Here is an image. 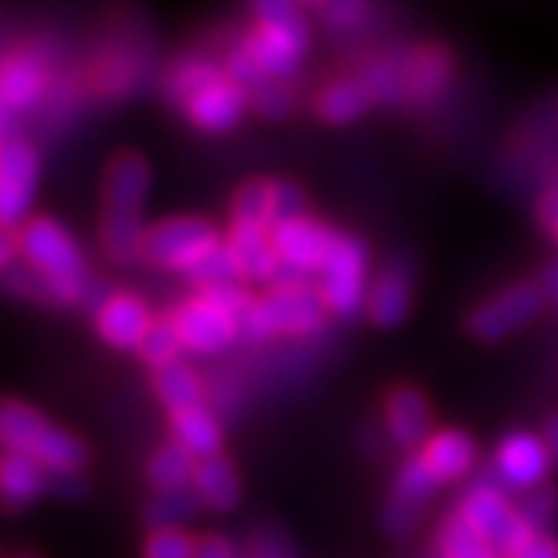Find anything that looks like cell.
<instances>
[{"label":"cell","mask_w":558,"mask_h":558,"mask_svg":"<svg viewBox=\"0 0 558 558\" xmlns=\"http://www.w3.org/2000/svg\"><path fill=\"white\" fill-rule=\"evenodd\" d=\"M329 307L319 295L314 277H304L295 270H279L274 286L264 289L255 307L240 319L242 344H260L277 339H314L329 326Z\"/></svg>","instance_id":"cell-1"},{"label":"cell","mask_w":558,"mask_h":558,"mask_svg":"<svg viewBox=\"0 0 558 558\" xmlns=\"http://www.w3.org/2000/svg\"><path fill=\"white\" fill-rule=\"evenodd\" d=\"M0 444L10 453H25L40 462L50 475L84 472L90 447L72 428H62L40 413L35 403L20 398L3 400L0 410Z\"/></svg>","instance_id":"cell-2"},{"label":"cell","mask_w":558,"mask_h":558,"mask_svg":"<svg viewBox=\"0 0 558 558\" xmlns=\"http://www.w3.org/2000/svg\"><path fill=\"white\" fill-rule=\"evenodd\" d=\"M16 242H20V258L50 279L60 307H72V304L78 307L81 292L87 279L94 277V270L87 267L78 240L60 220L50 215H32L16 230Z\"/></svg>","instance_id":"cell-3"},{"label":"cell","mask_w":558,"mask_h":558,"mask_svg":"<svg viewBox=\"0 0 558 558\" xmlns=\"http://www.w3.org/2000/svg\"><path fill=\"white\" fill-rule=\"evenodd\" d=\"M53 87V65L50 57L32 47H7L0 62V119H3V140L22 137L20 121L38 109L50 97Z\"/></svg>","instance_id":"cell-4"},{"label":"cell","mask_w":558,"mask_h":558,"mask_svg":"<svg viewBox=\"0 0 558 558\" xmlns=\"http://www.w3.org/2000/svg\"><path fill=\"white\" fill-rule=\"evenodd\" d=\"M227 233H220L215 220L199 215H174L161 218L146 227L143 260L161 270L190 274L199 260H205L218 245H223Z\"/></svg>","instance_id":"cell-5"},{"label":"cell","mask_w":558,"mask_h":558,"mask_svg":"<svg viewBox=\"0 0 558 558\" xmlns=\"http://www.w3.org/2000/svg\"><path fill=\"white\" fill-rule=\"evenodd\" d=\"M319 295L329 314L339 319H357L369 304V248L357 233L339 230L336 245L317 277Z\"/></svg>","instance_id":"cell-6"},{"label":"cell","mask_w":558,"mask_h":558,"mask_svg":"<svg viewBox=\"0 0 558 558\" xmlns=\"http://www.w3.org/2000/svg\"><path fill=\"white\" fill-rule=\"evenodd\" d=\"M546 311V292L539 282H509L497 295L484 299L465 317V332L481 344H499L527 329Z\"/></svg>","instance_id":"cell-7"},{"label":"cell","mask_w":558,"mask_h":558,"mask_svg":"<svg viewBox=\"0 0 558 558\" xmlns=\"http://www.w3.org/2000/svg\"><path fill=\"white\" fill-rule=\"evenodd\" d=\"M459 512L490 539V546L497 549L499 558H515L524 549V543L534 537V531L519 515L515 499L509 497L490 475L475 481L465 490V497L459 502Z\"/></svg>","instance_id":"cell-8"},{"label":"cell","mask_w":558,"mask_h":558,"mask_svg":"<svg viewBox=\"0 0 558 558\" xmlns=\"http://www.w3.org/2000/svg\"><path fill=\"white\" fill-rule=\"evenodd\" d=\"M40 183V153L28 137L3 140L0 146V227L20 230L32 218Z\"/></svg>","instance_id":"cell-9"},{"label":"cell","mask_w":558,"mask_h":558,"mask_svg":"<svg viewBox=\"0 0 558 558\" xmlns=\"http://www.w3.org/2000/svg\"><path fill=\"white\" fill-rule=\"evenodd\" d=\"M553 469H556V462H553L537 432L515 428V432L502 435V440L494 447L487 475L497 481L509 497L512 494L521 497V494L534 490L539 484H549Z\"/></svg>","instance_id":"cell-10"},{"label":"cell","mask_w":558,"mask_h":558,"mask_svg":"<svg viewBox=\"0 0 558 558\" xmlns=\"http://www.w3.org/2000/svg\"><path fill=\"white\" fill-rule=\"evenodd\" d=\"M171 319L178 326L186 354L196 357H218L240 341L236 319L205 292H193L178 307H171Z\"/></svg>","instance_id":"cell-11"},{"label":"cell","mask_w":558,"mask_h":558,"mask_svg":"<svg viewBox=\"0 0 558 558\" xmlns=\"http://www.w3.org/2000/svg\"><path fill=\"white\" fill-rule=\"evenodd\" d=\"M444 490L438 475L428 469V462L413 453L398 469V475L391 481V494L385 499L381 509V527L391 537H407L418 527V521L425 515L428 502Z\"/></svg>","instance_id":"cell-12"},{"label":"cell","mask_w":558,"mask_h":558,"mask_svg":"<svg viewBox=\"0 0 558 558\" xmlns=\"http://www.w3.org/2000/svg\"><path fill=\"white\" fill-rule=\"evenodd\" d=\"M400 53V94H403V109L413 106H428L440 100L453 81L457 72V57L447 44L440 40H425L416 47L398 50Z\"/></svg>","instance_id":"cell-13"},{"label":"cell","mask_w":558,"mask_h":558,"mask_svg":"<svg viewBox=\"0 0 558 558\" xmlns=\"http://www.w3.org/2000/svg\"><path fill=\"white\" fill-rule=\"evenodd\" d=\"M240 44L258 62L267 78L292 81L299 75L301 60L311 50V25L307 20L289 22V25H252Z\"/></svg>","instance_id":"cell-14"},{"label":"cell","mask_w":558,"mask_h":558,"mask_svg":"<svg viewBox=\"0 0 558 558\" xmlns=\"http://www.w3.org/2000/svg\"><path fill=\"white\" fill-rule=\"evenodd\" d=\"M274 245H277L279 260L286 270H295L304 277H319L323 264L329 258L332 245L339 230L326 220L314 218V215H304V218H289L274 223L270 230Z\"/></svg>","instance_id":"cell-15"},{"label":"cell","mask_w":558,"mask_h":558,"mask_svg":"<svg viewBox=\"0 0 558 558\" xmlns=\"http://www.w3.org/2000/svg\"><path fill=\"white\" fill-rule=\"evenodd\" d=\"M381 413H385V428H388L391 440L400 450H407L410 457L418 453L428 444V438L438 432L432 400L425 398L422 388L410 385V381H400L385 395Z\"/></svg>","instance_id":"cell-16"},{"label":"cell","mask_w":558,"mask_h":558,"mask_svg":"<svg viewBox=\"0 0 558 558\" xmlns=\"http://www.w3.org/2000/svg\"><path fill=\"white\" fill-rule=\"evenodd\" d=\"M153 186V165L140 149H119L102 171V211L143 215Z\"/></svg>","instance_id":"cell-17"},{"label":"cell","mask_w":558,"mask_h":558,"mask_svg":"<svg viewBox=\"0 0 558 558\" xmlns=\"http://www.w3.org/2000/svg\"><path fill=\"white\" fill-rule=\"evenodd\" d=\"M156 314L137 292H112L109 301L94 314V332L112 351H137L146 332L153 329Z\"/></svg>","instance_id":"cell-18"},{"label":"cell","mask_w":558,"mask_h":558,"mask_svg":"<svg viewBox=\"0 0 558 558\" xmlns=\"http://www.w3.org/2000/svg\"><path fill=\"white\" fill-rule=\"evenodd\" d=\"M180 112L199 134L220 137V134L236 131L242 119L252 112V106H248V94L242 90L240 84H233L230 78H220L211 87H205L202 94H196Z\"/></svg>","instance_id":"cell-19"},{"label":"cell","mask_w":558,"mask_h":558,"mask_svg":"<svg viewBox=\"0 0 558 558\" xmlns=\"http://www.w3.org/2000/svg\"><path fill=\"white\" fill-rule=\"evenodd\" d=\"M227 245L240 267L245 286H274L282 270L277 245L267 227H248V223H230L227 227Z\"/></svg>","instance_id":"cell-20"},{"label":"cell","mask_w":558,"mask_h":558,"mask_svg":"<svg viewBox=\"0 0 558 558\" xmlns=\"http://www.w3.org/2000/svg\"><path fill=\"white\" fill-rule=\"evenodd\" d=\"M410 311H413V277L407 264L391 258L373 277L366 317L379 329H398L400 323L410 317Z\"/></svg>","instance_id":"cell-21"},{"label":"cell","mask_w":558,"mask_h":558,"mask_svg":"<svg viewBox=\"0 0 558 558\" xmlns=\"http://www.w3.org/2000/svg\"><path fill=\"white\" fill-rule=\"evenodd\" d=\"M373 106L376 100H373L369 87L363 84L360 75H351V78L326 81L311 100V112H314V119L329 128H348V124L366 119L373 112Z\"/></svg>","instance_id":"cell-22"},{"label":"cell","mask_w":558,"mask_h":558,"mask_svg":"<svg viewBox=\"0 0 558 558\" xmlns=\"http://www.w3.org/2000/svg\"><path fill=\"white\" fill-rule=\"evenodd\" d=\"M418 457L428 462V469L447 487V484L465 481L475 472V465H478V444L462 428H438L428 438V444L418 450Z\"/></svg>","instance_id":"cell-23"},{"label":"cell","mask_w":558,"mask_h":558,"mask_svg":"<svg viewBox=\"0 0 558 558\" xmlns=\"http://www.w3.org/2000/svg\"><path fill=\"white\" fill-rule=\"evenodd\" d=\"M220 78H227L223 62L208 53H186L168 65V72L161 78V97L168 106L183 109L196 94H202L205 87H211Z\"/></svg>","instance_id":"cell-24"},{"label":"cell","mask_w":558,"mask_h":558,"mask_svg":"<svg viewBox=\"0 0 558 558\" xmlns=\"http://www.w3.org/2000/svg\"><path fill=\"white\" fill-rule=\"evenodd\" d=\"M193 490L199 494L202 506L208 512H218V515H227V512L240 509L242 502V478L227 453L199 459Z\"/></svg>","instance_id":"cell-25"},{"label":"cell","mask_w":558,"mask_h":558,"mask_svg":"<svg viewBox=\"0 0 558 558\" xmlns=\"http://www.w3.org/2000/svg\"><path fill=\"white\" fill-rule=\"evenodd\" d=\"M0 490L10 512H20L50 490V472L25 453L3 450L0 459Z\"/></svg>","instance_id":"cell-26"},{"label":"cell","mask_w":558,"mask_h":558,"mask_svg":"<svg viewBox=\"0 0 558 558\" xmlns=\"http://www.w3.org/2000/svg\"><path fill=\"white\" fill-rule=\"evenodd\" d=\"M171 438L180 440L196 459H208L223 453V425L215 416V410H208V403L190 407L168 416Z\"/></svg>","instance_id":"cell-27"},{"label":"cell","mask_w":558,"mask_h":558,"mask_svg":"<svg viewBox=\"0 0 558 558\" xmlns=\"http://www.w3.org/2000/svg\"><path fill=\"white\" fill-rule=\"evenodd\" d=\"M146 220L143 215H121V211H100V252L116 267H131L143 260L146 245Z\"/></svg>","instance_id":"cell-28"},{"label":"cell","mask_w":558,"mask_h":558,"mask_svg":"<svg viewBox=\"0 0 558 558\" xmlns=\"http://www.w3.org/2000/svg\"><path fill=\"white\" fill-rule=\"evenodd\" d=\"M153 391L159 403L171 413L180 410H190V407H202L208 391H205V381L199 379V373L186 363V360H174L161 369H153Z\"/></svg>","instance_id":"cell-29"},{"label":"cell","mask_w":558,"mask_h":558,"mask_svg":"<svg viewBox=\"0 0 558 558\" xmlns=\"http://www.w3.org/2000/svg\"><path fill=\"white\" fill-rule=\"evenodd\" d=\"M279 220L277 178H248L230 196V223L267 227L274 230Z\"/></svg>","instance_id":"cell-30"},{"label":"cell","mask_w":558,"mask_h":558,"mask_svg":"<svg viewBox=\"0 0 558 558\" xmlns=\"http://www.w3.org/2000/svg\"><path fill=\"white\" fill-rule=\"evenodd\" d=\"M196 469H199V459L193 457L180 440L168 438L149 453L143 475L153 490H178V487H193Z\"/></svg>","instance_id":"cell-31"},{"label":"cell","mask_w":558,"mask_h":558,"mask_svg":"<svg viewBox=\"0 0 558 558\" xmlns=\"http://www.w3.org/2000/svg\"><path fill=\"white\" fill-rule=\"evenodd\" d=\"M202 499L193 487H178V490H153V497L146 499L143 521L149 531L156 527H186L190 521L199 515Z\"/></svg>","instance_id":"cell-32"},{"label":"cell","mask_w":558,"mask_h":558,"mask_svg":"<svg viewBox=\"0 0 558 558\" xmlns=\"http://www.w3.org/2000/svg\"><path fill=\"white\" fill-rule=\"evenodd\" d=\"M438 553L440 558H499L490 539L484 537L459 509L440 521Z\"/></svg>","instance_id":"cell-33"},{"label":"cell","mask_w":558,"mask_h":558,"mask_svg":"<svg viewBox=\"0 0 558 558\" xmlns=\"http://www.w3.org/2000/svg\"><path fill=\"white\" fill-rule=\"evenodd\" d=\"M3 286L10 295L28 301V304H44V307H60V299H57V289L50 286V279L38 274L32 264H25L22 258H16L13 264L3 267Z\"/></svg>","instance_id":"cell-34"},{"label":"cell","mask_w":558,"mask_h":558,"mask_svg":"<svg viewBox=\"0 0 558 558\" xmlns=\"http://www.w3.org/2000/svg\"><path fill=\"white\" fill-rule=\"evenodd\" d=\"M248 106L252 116H258L260 121H286L299 109V94L289 81L267 78L248 90Z\"/></svg>","instance_id":"cell-35"},{"label":"cell","mask_w":558,"mask_h":558,"mask_svg":"<svg viewBox=\"0 0 558 558\" xmlns=\"http://www.w3.org/2000/svg\"><path fill=\"white\" fill-rule=\"evenodd\" d=\"M186 354V348H183V339H180L178 326H174V319L171 314H165V317H156L153 323V329L146 332V339L137 348V357L149 366V369H161V366H168V363H174V360H183Z\"/></svg>","instance_id":"cell-36"},{"label":"cell","mask_w":558,"mask_h":558,"mask_svg":"<svg viewBox=\"0 0 558 558\" xmlns=\"http://www.w3.org/2000/svg\"><path fill=\"white\" fill-rule=\"evenodd\" d=\"M183 279L196 289V292H211V289H220V286H230V282H242L240 267L233 260V252L223 240V245H218L211 255L205 260H199L190 274H183Z\"/></svg>","instance_id":"cell-37"},{"label":"cell","mask_w":558,"mask_h":558,"mask_svg":"<svg viewBox=\"0 0 558 558\" xmlns=\"http://www.w3.org/2000/svg\"><path fill=\"white\" fill-rule=\"evenodd\" d=\"M373 20V0H326L319 22L332 35H354Z\"/></svg>","instance_id":"cell-38"},{"label":"cell","mask_w":558,"mask_h":558,"mask_svg":"<svg viewBox=\"0 0 558 558\" xmlns=\"http://www.w3.org/2000/svg\"><path fill=\"white\" fill-rule=\"evenodd\" d=\"M519 515L534 534H549L553 521L558 519V490L553 484H539L534 490L515 497Z\"/></svg>","instance_id":"cell-39"},{"label":"cell","mask_w":558,"mask_h":558,"mask_svg":"<svg viewBox=\"0 0 558 558\" xmlns=\"http://www.w3.org/2000/svg\"><path fill=\"white\" fill-rule=\"evenodd\" d=\"M199 537L186 527H156L143 537L140 556L143 558H196Z\"/></svg>","instance_id":"cell-40"},{"label":"cell","mask_w":558,"mask_h":558,"mask_svg":"<svg viewBox=\"0 0 558 558\" xmlns=\"http://www.w3.org/2000/svg\"><path fill=\"white\" fill-rule=\"evenodd\" d=\"M242 556L245 558H295V549H292V543L282 537L279 531H274V527H258V531L248 537V543H245Z\"/></svg>","instance_id":"cell-41"},{"label":"cell","mask_w":558,"mask_h":558,"mask_svg":"<svg viewBox=\"0 0 558 558\" xmlns=\"http://www.w3.org/2000/svg\"><path fill=\"white\" fill-rule=\"evenodd\" d=\"M277 199H279V220L304 218V215H311V196H307L304 183H299V180L277 178Z\"/></svg>","instance_id":"cell-42"},{"label":"cell","mask_w":558,"mask_h":558,"mask_svg":"<svg viewBox=\"0 0 558 558\" xmlns=\"http://www.w3.org/2000/svg\"><path fill=\"white\" fill-rule=\"evenodd\" d=\"M255 25H289V22L304 20L299 0H248Z\"/></svg>","instance_id":"cell-43"},{"label":"cell","mask_w":558,"mask_h":558,"mask_svg":"<svg viewBox=\"0 0 558 558\" xmlns=\"http://www.w3.org/2000/svg\"><path fill=\"white\" fill-rule=\"evenodd\" d=\"M196 558H245L242 549L230 537H223L218 531L199 537V546H196Z\"/></svg>","instance_id":"cell-44"},{"label":"cell","mask_w":558,"mask_h":558,"mask_svg":"<svg viewBox=\"0 0 558 558\" xmlns=\"http://www.w3.org/2000/svg\"><path fill=\"white\" fill-rule=\"evenodd\" d=\"M50 490L69 502H78L90 494V484L81 472H65V475H50Z\"/></svg>","instance_id":"cell-45"},{"label":"cell","mask_w":558,"mask_h":558,"mask_svg":"<svg viewBox=\"0 0 558 558\" xmlns=\"http://www.w3.org/2000/svg\"><path fill=\"white\" fill-rule=\"evenodd\" d=\"M534 215H537V223L543 230H556L558 227V183L546 186L537 196V205H534Z\"/></svg>","instance_id":"cell-46"},{"label":"cell","mask_w":558,"mask_h":558,"mask_svg":"<svg viewBox=\"0 0 558 558\" xmlns=\"http://www.w3.org/2000/svg\"><path fill=\"white\" fill-rule=\"evenodd\" d=\"M515 558H558V539L553 534H534Z\"/></svg>","instance_id":"cell-47"},{"label":"cell","mask_w":558,"mask_h":558,"mask_svg":"<svg viewBox=\"0 0 558 558\" xmlns=\"http://www.w3.org/2000/svg\"><path fill=\"white\" fill-rule=\"evenodd\" d=\"M539 438L546 444V450H549V457L558 465V410L556 413H549V416L543 418V428H539Z\"/></svg>","instance_id":"cell-48"},{"label":"cell","mask_w":558,"mask_h":558,"mask_svg":"<svg viewBox=\"0 0 558 558\" xmlns=\"http://www.w3.org/2000/svg\"><path fill=\"white\" fill-rule=\"evenodd\" d=\"M539 286H543L546 299L558 301V264H553V267H546V270H543V279H539Z\"/></svg>","instance_id":"cell-49"},{"label":"cell","mask_w":558,"mask_h":558,"mask_svg":"<svg viewBox=\"0 0 558 558\" xmlns=\"http://www.w3.org/2000/svg\"><path fill=\"white\" fill-rule=\"evenodd\" d=\"M301 7H311V10H323V3H326V0H299Z\"/></svg>","instance_id":"cell-50"},{"label":"cell","mask_w":558,"mask_h":558,"mask_svg":"<svg viewBox=\"0 0 558 558\" xmlns=\"http://www.w3.org/2000/svg\"><path fill=\"white\" fill-rule=\"evenodd\" d=\"M549 236H553V242H556V245H558V227H556V230H553V233H549Z\"/></svg>","instance_id":"cell-51"},{"label":"cell","mask_w":558,"mask_h":558,"mask_svg":"<svg viewBox=\"0 0 558 558\" xmlns=\"http://www.w3.org/2000/svg\"><path fill=\"white\" fill-rule=\"evenodd\" d=\"M16 558H40V556H32V553H22V556H16Z\"/></svg>","instance_id":"cell-52"}]
</instances>
